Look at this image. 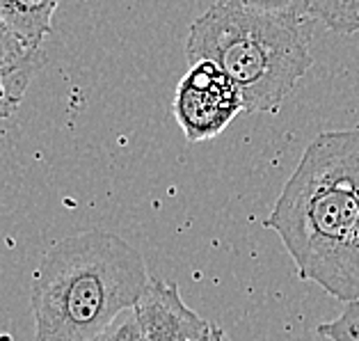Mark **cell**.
<instances>
[{
	"label": "cell",
	"mask_w": 359,
	"mask_h": 341,
	"mask_svg": "<svg viewBox=\"0 0 359 341\" xmlns=\"http://www.w3.org/2000/svg\"><path fill=\"white\" fill-rule=\"evenodd\" d=\"M313 25L302 0H220L190 25L186 55L220 67L245 112H277L313 65Z\"/></svg>",
	"instance_id": "3957f363"
},
{
	"label": "cell",
	"mask_w": 359,
	"mask_h": 341,
	"mask_svg": "<svg viewBox=\"0 0 359 341\" xmlns=\"http://www.w3.org/2000/svg\"><path fill=\"white\" fill-rule=\"evenodd\" d=\"M43 65V51L28 48L0 23V119L12 117Z\"/></svg>",
	"instance_id": "8992f818"
},
{
	"label": "cell",
	"mask_w": 359,
	"mask_h": 341,
	"mask_svg": "<svg viewBox=\"0 0 359 341\" xmlns=\"http://www.w3.org/2000/svg\"><path fill=\"white\" fill-rule=\"evenodd\" d=\"M264 225L300 279L359 300V128L325 131L306 147Z\"/></svg>",
	"instance_id": "6da1fadb"
},
{
	"label": "cell",
	"mask_w": 359,
	"mask_h": 341,
	"mask_svg": "<svg viewBox=\"0 0 359 341\" xmlns=\"http://www.w3.org/2000/svg\"><path fill=\"white\" fill-rule=\"evenodd\" d=\"M174 117L190 142H206L245 112L243 94L215 62L190 65L174 94Z\"/></svg>",
	"instance_id": "277c9868"
},
{
	"label": "cell",
	"mask_w": 359,
	"mask_h": 341,
	"mask_svg": "<svg viewBox=\"0 0 359 341\" xmlns=\"http://www.w3.org/2000/svg\"><path fill=\"white\" fill-rule=\"evenodd\" d=\"M213 335L215 326L183 302L177 284L151 277L144 295L108 341H211Z\"/></svg>",
	"instance_id": "5b68a950"
},
{
	"label": "cell",
	"mask_w": 359,
	"mask_h": 341,
	"mask_svg": "<svg viewBox=\"0 0 359 341\" xmlns=\"http://www.w3.org/2000/svg\"><path fill=\"white\" fill-rule=\"evenodd\" d=\"M318 335L330 341H359V300L348 302L341 316L334 321L320 323Z\"/></svg>",
	"instance_id": "9c48e42d"
},
{
	"label": "cell",
	"mask_w": 359,
	"mask_h": 341,
	"mask_svg": "<svg viewBox=\"0 0 359 341\" xmlns=\"http://www.w3.org/2000/svg\"><path fill=\"white\" fill-rule=\"evenodd\" d=\"M106 341H108V337H106Z\"/></svg>",
	"instance_id": "8fae6325"
},
{
	"label": "cell",
	"mask_w": 359,
	"mask_h": 341,
	"mask_svg": "<svg viewBox=\"0 0 359 341\" xmlns=\"http://www.w3.org/2000/svg\"><path fill=\"white\" fill-rule=\"evenodd\" d=\"M211 341H229V339H226V335H224V332H222L220 328H215V335H213Z\"/></svg>",
	"instance_id": "30bf717a"
},
{
	"label": "cell",
	"mask_w": 359,
	"mask_h": 341,
	"mask_svg": "<svg viewBox=\"0 0 359 341\" xmlns=\"http://www.w3.org/2000/svg\"><path fill=\"white\" fill-rule=\"evenodd\" d=\"M55 10H57L55 0H46V3L0 0V23L28 48L41 51V44L50 32Z\"/></svg>",
	"instance_id": "52a82bcc"
},
{
	"label": "cell",
	"mask_w": 359,
	"mask_h": 341,
	"mask_svg": "<svg viewBox=\"0 0 359 341\" xmlns=\"http://www.w3.org/2000/svg\"><path fill=\"white\" fill-rule=\"evenodd\" d=\"M304 12L325 28L350 37L359 32V0L357 3H332V0H302Z\"/></svg>",
	"instance_id": "ba28073f"
},
{
	"label": "cell",
	"mask_w": 359,
	"mask_h": 341,
	"mask_svg": "<svg viewBox=\"0 0 359 341\" xmlns=\"http://www.w3.org/2000/svg\"><path fill=\"white\" fill-rule=\"evenodd\" d=\"M149 284L142 255L121 236L101 229L67 236L34 268V341H106Z\"/></svg>",
	"instance_id": "7a4b0ae2"
}]
</instances>
